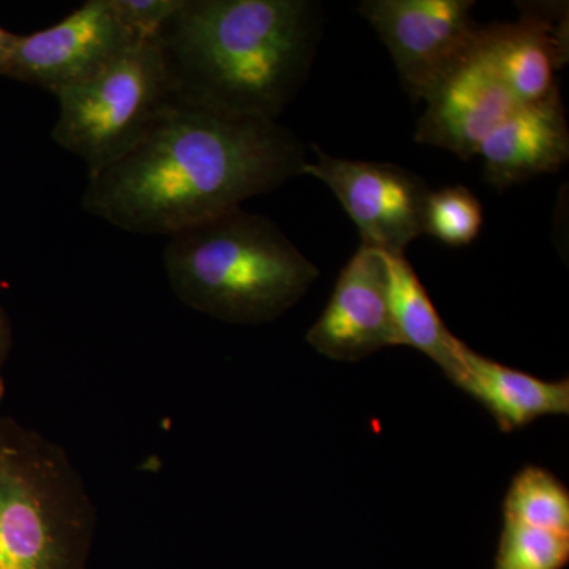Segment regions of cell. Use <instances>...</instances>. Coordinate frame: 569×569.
<instances>
[{
    "label": "cell",
    "mask_w": 569,
    "mask_h": 569,
    "mask_svg": "<svg viewBox=\"0 0 569 569\" xmlns=\"http://www.w3.org/2000/svg\"><path fill=\"white\" fill-rule=\"evenodd\" d=\"M307 162L277 121L173 100L129 152L88 176L82 208L129 233L170 238L274 192Z\"/></svg>",
    "instance_id": "obj_1"
},
{
    "label": "cell",
    "mask_w": 569,
    "mask_h": 569,
    "mask_svg": "<svg viewBox=\"0 0 569 569\" xmlns=\"http://www.w3.org/2000/svg\"><path fill=\"white\" fill-rule=\"evenodd\" d=\"M320 36L310 0H183L157 40L174 100L277 121L309 77Z\"/></svg>",
    "instance_id": "obj_2"
},
{
    "label": "cell",
    "mask_w": 569,
    "mask_h": 569,
    "mask_svg": "<svg viewBox=\"0 0 569 569\" xmlns=\"http://www.w3.org/2000/svg\"><path fill=\"white\" fill-rule=\"evenodd\" d=\"M163 264L183 306L230 325L271 323L320 277L271 219L242 206L170 236Z\"/></svg>",
    "instance_id": "obj_3"
},
{
    "label": "cell",
    "mask_w": 569,
    "mask_h": 569,
    "mask_svg": "<svg viewBox=\"0 0 569 569\" xmlns=\"http://www.w3.org/2000/svg\"><path fill=\"white\" fill-rule=\"evenodd\" d=\"M97 508L62 445L0 417V569H88Z\"/></svg>",
    "instance_id": "obj_4"
},
{
    "label": "cell",
    "mask_w": 569,
    "mask_h": 569,
    "mask_svg": "<svg viewBox=\"0 0 569 569\" xmlns=\"http://www.w3.org/2000/svg\"><path fill=\"white\" fill-rule=\"evenodd\" d=\"M54 97L59 116L52 140L80 157L88 176L129 152L174 100L157 39L141 41L89 80Z\"/></svg>",
    "instance_id": "obj_5"
},
{
    "label": "cell",
    "mask_w": 569,
    "mask_h": 569,
    "mask_svg": "<svg viewBox=\"0 0 569 569\" xmlns=\"http://www.w3.org/2000/svg\"><path fill=\"white\" fill-rule=\"evenodd\" d=\"M141 41L118 0H88L51 28L29 36L17 33L0 77L54 96L89 80Z\"/></svg>",
    "instance_id": "obj_6"
},
{
    "label": "cell",
    "mask_w": 569,
    "mask_h": 569,
    "mask_svg": "<svg viewBox=\"0 0 569 569\" xmlns=\"http://www.w3.org/2000/svg\"><path fill=\"white\" fill-rule=\"evenodd\" d=\"M471 0H365L358 11L388 48L403 88L425 100L473 50L482 26Z\"/></svg>",
    "instance_id": "obj_7"
},
{
    "label": "cell",
    "mask_w": 569,
    "mask_h": 569,
    "mask_svg": "<svg viewBox=\"0 0 569 569\" xmlns=\"http://www.w3.org/2000/svg\"><path fill=\"white\" fill-rule=\"evenodd\" d=\"M305 174L326 183L353 220L361 246L387 254H406L422 234L430 189L425 179L396 163L339 159L312 146Z\"/></svg>",
    "instance_id": "obj_8"
},
{
    "label": "cell",
    "mask_w": 569,
    "mask_h": 569,
    "mask_svg": "<svg viewBox=\"0 0 569 569\" xmlns=\"http://www.w3.org/2000/svg\"><path fill=\"white\" fill-rule=\"evenodd\" d=\"M422 102L426 111L419 119L415 140L447 149L462 160L478 157L482 141L519 107L479 47V39Z\"/></svg>",
    "instance_id": "obj_9"
},
{
    "label": "cell",
    "mask_w": 569,
    "mask_h": 569,
    "mask_svg": "<svg viewBox=\"0 0 569 569\" xmlns=\"http://www.w3.org/2000/svg\"><path fill=\"white\" fill-rule=\"evenodd\" d=\"M306 340L339 362L362 361L381 348L397 347L385 253L359 246Z\"/></svg>",
    "instance_id": "obj_10"
},
{
    "label": "cell",
    "mask_w": 569,
    "mask_h": 569,
    "mask_svg": "<svg viewBox=\"0 0 569 569\" xmlns=\"http://www.w3.org/2000/svg\"><path fill=\"white\" fill-rule=\"evenodd\" d=\"M516 22L482 26L479 47L519 104L559 93L556 73L568 61V18L563 7L526 6Z\"/></svg>",
    "instance_id": "obj_11"
},
{
    "label": "cell",
    "mask_w": 569,
    "mask_h": 569,
    "mask_svg": "<svg viewBox=\"0 0 569 569\" xmlns=\"http://www.w3.org/2000/svg\"><path fill=\"white\" fill-rule=\"evenodd\" d=\"M485 176L497 190L556 173L569 159V130L560 92L519 104L479 146Z\"/></svg>",
    "instance_id": "obj_12"
},
{
    "label": "cell",
    "mask_w": 569,
    "mask_h": 569,
    "mask_svg": "<svg viewBox=\"0 0 569 569\" xmlns=\"http://www.w3.org/2000/svg\"><path fill=\"white\" fill-rule=\"evenodd\" d=\"M456 387L473 397L505 433L516 432L542 417L569 415V380L548 381L500 365L463 347Z\"/></svg>",
    "instance_id": "obj_13"
},
{
    "label": "cell",
    "mask_w": 569,
    "mask_h": 569,
    "mask_svg": "<svg viewBox=\"0 0 569 569\" xmlns=\"http://www.w3.org/2000/svg\"><path fill=\"white\" fill-rule=\"evenodd\" d=\"M385 257L388 264L389 309L397 346L411 347L427 356L455 383L462 369L466 343L452 335L441 320L406 254L385 253Z\"/></svg>",
    "instance_id": "obj_14"
},
{
    "label": "cell",
    "mask_w": 569,
    "mask_h": 569,
    "mask_svg": "<svg viewBox=\"0 0 569 569\" xmlns=\"http://www.w3.org/2000/svg\"><path fill=\"white\" fill-rule=\"evenodd\" d=\"M503 522L569 535V490L552 471L527 466L515 475L503 500Z\"/></svg>",
    "instance_id": "obj_15"
},
{
    "label": "cell",
    "mask_w": 569,
    "mask_h": 569,
    "mask_svg": "<svg viewBox=\"0 0 569 569\" xmlns=\"http://www.w3.org/2000/svg\"><path fill=\"white\" fill-rule=\"evenodd\" d=\"M482 223V206L467 187H443L427 194L422 234L447 246L463 247L478 238Z\"/></svg>",
    "instance_id": "obj_16"
},
{
    "label": "cell",
    "mask_w": 569,
    "mask_h": 569,
    "mask_svg": "<svg viewBox=\"0 0 569 569\" xmlns=\"http://www.w3.org/2000/svg\"><path fill=\"white\" fill-rule=\"evenodd\" d=\"M569 535L503 522L493 569H565Z\"/></svg>",
    "instance_id": "obj_17"
},
{
    "label": "cell",
    "mask_w": 569,
    "mask_h": 569,
    "mask_svg": "<svg viewBox=\"0 0 569 569\" xmlns=\"http://www.w3.org/2000/svg\"><path fill=\"white\" fill-rule=\"evenodd\" d=\"M183 0H118L126 20L141 40H156Z\"/></svg>",
    "instance_id": "obj_18"
},
{
    "label": "cell",
    "mask_w": 569,
    "mask_h": 569,
    "mask_svg": "<svg viewBox=\"0 0 569 569\" xmlns=\"http://www.w3.org/2000/svg\"><path fill=\"white\" fill-rule=\"evenodd\" d=\"M13 348V323L9 312L0 306V402L7 392L6 366Z\"/></svg>",
    "instance_id": "obj_19"
},
{
    "label": "cell",
    "mask_w": 569,
    "mask_h": 569,
    "mask_svg": "<svg viewBox=\"0 0 569 569\" xmlns=\"http://www.w3.org/2000/svg\"><path fill=\"white\" fill-rule=\"evenodd\" d=\"M14 37L17 33L7 31V29L0 28V66L6 61L7 54H9L11 44H13Z\"/></svg>",
    "instance_id": "obj_20"
}]
</instances>
